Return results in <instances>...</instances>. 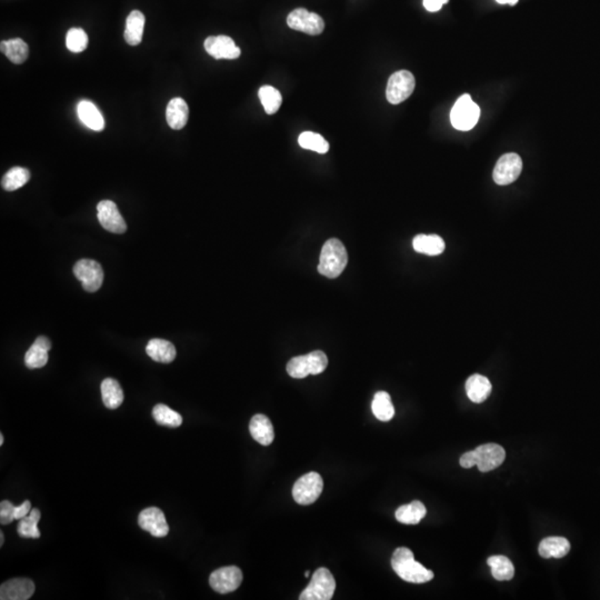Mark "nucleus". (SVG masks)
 <instances>
[{
    "label": "nucleus",
    "mask_w": 600,
    "mask_h": 600,
    "mask_svg": "<svg viewBox=\"0 0 600 600\" xmlns=\"http://www.w3.org/2000/svg\"><path fill=\"white\" fill-rule=\"evenodd\" d=\"M259 100L264 106L265 111L268 115H274L278 111L283 104V96L281 91L273 86H262L258 91Z\"/></svg>",
    "instance_id": "33"
},
{
    "label": "nucleus",
    "mask_w": 600,
    "mask_h": 600,
    "mask_svg": "<svg viewBox=\"0 0 600 600\" xmlns=\"http://www.w3.org/2000/svg\"><path fill=\"white\" fill-rule=\"evenodd\" d=\"M336 590V581L327 568L315 571L308 586L300 594V600H329Z\"/></svg>",
    "instance_id": "4"
},
{
    "label": "nucleus",
    "mask_w": 600,
    "mask_h": 600,
    "mask_svg": "<svg viewBox=\"0 0 600 600\" xmlns=\"http://www.w3.org/2000/svg\"><path fill=\"white\" fill-rule=\"evenodd\" d=\"M189 117V108L182 98H174L169 102L166 111V119L171 129L180 130L186 126Z\"/></svg>",
    "instance_id": "21"
},
{
    "label": "nucleus",
    "mask_w": 600,
    "mask_h": 600,
    "mask_svg": "<svg viewBox=\"0 0 600 600\" xmlns=\"http://www.w3.org/2000/svg\"><path fill=\"white\" fill-rule=\"evenodd\" d=\"M152 417L160 426L177 428V427L182 426V415L173 411L168 406L164 405V404H158V405L155 406L154 409H152Z\"/></svg>",
    "instance_id": "34"
},
{
    "label": "nucleus",
    "mask_w": 600,
    "mask_h": 600,
    "mask_svg": "<svg viewBox=\"0 0 600 600\" xmlns=\"http://www.w3.org/2000/svg\"><path fill=\"white\" fill-rule=\"evenodd\" d=\"M251 437L262 446H269L275 439L273 424L265 415H255L249 424Z\"/></svg>",
    "instance_id": "18"
},
{
    "label": "nucleus",
    "mask_w": 600,
    "mask_h": 600,
    "mask_svg": "<svg viewBox=\"0 0 600 600\" xmlns=\"http://www.w3.org/2000/svg\"><path fill=\"white\" fill-rule=\"evenodd\" d=\"M0 49L11 63L16 65L25 63L29 55L28 45L20 38L9 39L6 42H1Z\"/></svg>",
    "instance_id": "27"
},
{
    "label": "nucleus",
    "mask_w": 600,
    "mask_h": 600,
    "mask_svg": "<svg viewBox=\"0 0 600 600\" xmlns=\"http://www.w3.org/2000/svg\"><path fill=\"white\" fill-rule=\"evenodd\" d=\"M328 358L320 350L311 352L308 355L297 356L287 363V372L290 377L303 379L308 374H319L325 372Z\"/></svg>",
    "instance_id": "3"
},
{
    "label": "nucleus",
    "mask_w": 600,
    "mask_h": 600,
    "mask_svg": "<svg viewBox=\"0 0 600 600\" xmlns=\"http://www.w3.org/2000/svg\"><path fill=\"white\" fill-rule=\"evenodd\" d=\"M35 592V584L31 579L14 578L7 581L0 587L1 600H27Z\"/></svg>",
    "instance_id": "16"
},
{
    "label": "nucleus",
    "mask_w": 600,
    "mask_h": 600,
    "mask_svg": "<svg viewBox=\"0 0 600 600\" xmlns=\"http://www.w3.org/2000/svg\"><path fill=\"white\" fill-rule=\"evenodd\" d=\"M77 113L81 123L89 129L102 132L105 128V119L94 102L81 100L77 106Z\"/></svg>",
    "instance_id": "19"
},
{
    "label": "nucleus",
    "mask_w": 600,
    "mask_h": 600,
    "mask_svg": "<svg viewBox=\"0 0 600 600\" xmlns=\"http://www.w3.org/2000/svg\"><path fill=\"white\" fill-rule=\"evenodd\" d=\"M242 581V573L236 566L219 568L212 573L210 584L219 594H229L238 590Z\"/></svg>",
    "instance_id": "12"
},
{
    "label": "nucleus",
    "mask_w": 600,
    "mask_h": 600,
    "mask_svg": "<svg viewBox=\"0 0 600 600\" xmlns=\"http://www.w3.org/2000/svg\"><path fill=\"white\" fill-rule=\"evenodd\" d=\"M97 218L102 228L113 234H124L126 221L119 212L117 205L111 200H102L97 205Z\"/></svg>",
    "instance_id": "11"
},
{
    "label": "nucleus",
    "mask_w": 600,
    "mask_h": 600,
    "mask_svg": "<svg viewBox=\"0 0 600 600\" xmlns=\"http://www.w3.org/2000/svg\"><path fill=\"white\" fill-rule=\"evenodd\" d=\"M66 46L72 53H81L88 46V36L81 28H72L66 35Z\"/></svg>",
    "instance_id": "36"
},
{
    "label": "nucleus",
    "mask_w": 600,
    "mask_h": 600,
    "mask_svg": "<svg viewBox=\"0 0 600 600\" xmlns=\"http://www.w3.org/2000/svg\"><path fill=\"white\" fill-rule=\"evenodd\" d=\"M138 525L154 537H166L169 532L165 514L157 507H149L143 510L138 516Z\"/></svg>",
    "instance_id": "13"
},
{
    "label": "nucleus",
    "mask_w": 600,
    "mask_h": 600,
    "mask_svg": "<svg viewBox=\"0 0 600 600\" xmlns=\"http://www.w3.org/2000/svg\"><path fill=\"white\" fill-rule=\"evenodd\" d=\"M147 355L161 363H171L176 358V348L174 345L165 339L154 338L149 340L146 346Z\"/></svg>",
    "instance_id": "20"
},
{
    "label": "nucleus",
    "mask_w": 600,
    "mask_h": 600,
    "mask_svg": "<svg viewBox=\"0 0 600 600\" xmlns=\"http://www.w3.org/2000/svg\"><path fill=\"white\" fill-rule=\"evenodd\" d=\"M448 3V0H424V7L430 13H436L441 10L445 3Z\"/></svg>",
    "instance_id": "40"
},
{
    "label": "nucleus",
    "mask_w": 600,
    "mask_h": 600,
    "mask_svg": "<svg viewBox=\"0 0 600 600\" xmlns=\"http://www.w3.org/2000/svg\"><path fill=\"white\" fill-rule=\"evenodd\" d=\"M31 180V171L22 167H14L6 173L1 180V187L6 191H15L25 186Z\"/></svg>",
    "instance_id": "32"
},
{
    "label": "nucleus",
    "mask_w": 600,
    "mask_h": 600,
    "mask_svg": "<svg viewBox=\"0 0 600 600\" xmlns=\"http://www.w3.org/2000/svg\"><path fill=\"white\" fill-rule=\"evenodd\" d=\"M15 519V506L10 501L3 500L0 504V523L1 525H9Z\"/></svg>",
    "instance_id": "37"
},
{
    "label": "nucleus",
    "mask_w": 600,
    "mask_h": 600,
    "mask_svg": "<svg viewBox=\"0 0 600 600\" xmlns=\"http://www.w3.org/2000/svg\"><path fill=\"white\" fill-rule=\"evenodd\" d=\"M480 107L476 102H473L471 95L467 94L458 98L450 113L452 126L463 132L473 129L480 120Z\"/></svg>",
    "instance_id": "5"
},
{
    "label": "nucleus",
    "mask_w": 600,
    "mask_h": 600,
    "mask_svg": "<svg viewBox=\"0 0 600 600\" xmlns=\"http://www.w3.org/2000/svg\"><path fill=\"white\" fill-rule=\"evenodd\" d=\"M31 512V503L29 500H25L20 506L15 507V519L20 521L22 518L29 515Z\"/></svg>",
    "instance_id": "39"
},
{
    "label": "nucleus",
    "mask_w": 600,
    "mask_h": 600,
    "mask_svg": "<svg viewBox=\"0 0 600 600\" xmlns=\"http://www.w3.org/2000/svg\"><path fill=\"white\" fill-rule=\"evenodd\" d=\"M523 171V160L517 154L510 152L499 158L494 169L493 178L496 184L506 186L518 180Z\"/></svg>",
    "instance_id": "10"
},
{
    "label": "nucleus",
    "mask_w": 600,
    "mask_h": 600,
    "mask_svg": "<svg viewBox=\"0 0 600 600\" xmlns=\"http://www.w3.org/2000/svg\"><path fill=\"white\" fill-rule=\"evenodd\" d=\"M372 409L374 417L380 421L391 420L395 415V408L390 395L386 391H378L372 400Z\"/></svg>",
    "instance_id": "29"
},
{
    "label": "nucleus",
    "mask_w": 600,
    "mask_h": 600,
    "mask_svg": "<svg viewBox=\"0 0 600 600\" xmlns=\"http://www.w3.org/2000/svg\"><path fill=\"white\" fill-rule=\"evenodd\" d=\"M459 464L463 468H471V467H474V466L477 465V456L476 452L473 450V452H466L461 457H460Z\"/></svg>",
    "instance_id": "38"
},
{
    "label": "nucleus",
    "mask_w": 600,
    "mask_h": 600,
    "mask_svg": "<svg viewBox=\"0 0 600 600\" xmlns=\"http://www.w3.org/2000/svg\"><path fill=\"white\" fill-rule=\"evenodd\" d=\"M305 576H306V577H308V576H309V571H306V573H305Z\"/></svg>",
    "instance_id": "44"
},
{
    "label": "nucleus",
    "mask_w": 600,
    "mask_h": 600,
    "mask_svg": "<svg viewBox=\"0 0 600 600\" xmlns=\"http://www.w3.org/2000/svg\"><path fill=\"white\" fill-rule=\"evenodd\" d=\"M496 1L500 3V5H506V3H508V5L510 6H515L516 3H518V0H496Z\"/></svg>",
    "instance_id": "41"
},
{
    "label": "nucleus",
    "mask_w": 600,
    "mask_h": 600,
    "mask_svg": "<svg viewBox=\"0 0 600 600\" xmlns=\"http://www.w3.org/2000/svg\"><path fill=\"white\" fill-rule=\"evenodd\" d=\"M477 456V467L482 473L498 468L506 459L505 449L497 443H484L475 449Z\"/></svg>",
    "instance_id": "14"
},
{
    "label": "nucleus",
    "mask_w": 600,
    "mask_h": 600,
    "mask_svg": "<svg viewBox=\"0 0 600 600\" xmlns=\"http://www.w3.org/2000/svg\"><path fill=\"white\" fill-rule=\"evenodd\" d=\"M145 16L139 10H132L127 17L126 28H125V40L130 46H138L143 40V28H145Z\"/></svg>",
    "instance_id": "23"
},
{
    "label": "nucleus",
    "mask_w": 600,
    "mask_h": 600,
    "mask_svg": "<svg viewBox=\"0 0 600 600\" xmlns=\"http://www.w3.org/2000/svg\"><path fill=\"white\" fill-rule=\"evenodd\" d=\"M391 567L402 581L413 584H425L434 578V573L417 562L408 548H397L391 557Z\"/></svg>",
    "instance_id": "1"
},
{
    "label": "nucleus",
    "mask_w": 600,
    "mask_h": 600,
    "mask_svg": "<svg viewBox=\"0 0 600 600\" xmlns=\"http://www.w3.org/2000/svg\"><path fill=\"white\" fill-rule=\"evenodd\" d=\"M427 510L425 505L419 500H413L408 505L400 506L396 510L397 521L405 525H417L426 516Z\"/></svg>",
    "instance_id": "28"
},
{
    "label": "nucleus",
    "mask_w": 600,
    "mask_h": 600,
    "mask_svg": "<svg viewBox=\"0 0 600 600\" xmlns=\"http://www.w3.org/2000/svg\"><path fill=\"white\" fill-rule=\"evenodd\" d=\"M204 47L215 59H237L242 54L234 40L223 35L208 37L205 40Z\"/></svg>",
    "instance_id": "15"
},
{
    "label": "nucleus",
    "mask_w": 600,
    "mask_h": 600,
    "mask_svg": "<svg viewBox=\"0 0 600 600\" xmlns=\"http://www.w3.org/2000/svg\"><path fill=\"white\" fill-rule=\"evenodd\" d=\"M348 264V253L344 244L337 238H331L322 246L318 271L327 278H337L342 275Z\"/></svg>",
    "instance_id": "2"
},
{
    "label": "nucleus",
    "mask_w": 600,
    "mask_h": 600,
    "mask_svg": "<svg viewBox=\"0 0 600 600\" xmlns=\"http://www.w3.org/2000/svg\"><path fill=\"white\" fill-rule=\"evenodd\" d=\"M413 249L417 253L437 256L445 251V242L437 235H418L413 240Z\"/></svg>",
    "instance_id": "26"
},
{
    "label": "nucleus",
    "mask_w": 600,
    "mask_h": 600,
    "mask_svg": "<svg viewBox=\"0 0 600 600\" xmlns=\"http://www.w3.org/2000/svg\"><path fill=\"white\" fill-rule=\"evenodd\" d=\"M487 564L491 568V575L496 581H510L515 576V567L507 557H489L487 559Z\"/></svg>",
    "instance_id": "30"
},
{
    "label": "nucleus",
    "mask_w": 600,
    "mask_h": 600,
    "mask_svg": "<svg viewBox=\"0 0 600 600\" xmlns=\"http://www.w3.org/2000/svg\"><path fill=\"white\" fill-rule=\"evenodd\" d=\"M570 551V542L564 537H548L542 539L538 553L542 558H562Z\"/></svg>",
    "instance_id": "24"
},
{
    "label": "nucleus",
    "mask_w": 600,
    "mask_h": 600,
    "mask_svg": "<svg viewBox=\"0 0 600 600\" xmlns=\"http://www.w3.org/2000/svg\"><path fill=\"white\" fill-rule=\"evenodd\" d=\"M415 86L416 80L411 72L400 70L395 72L391 74L387 84L386 98L393 105H398L411 96L415 90Z\"/></svg>",
    "instance_id": "6"
},
{
    "label": "nucleus",
    "mask_w": 600,
    "mask_h": 600,
    "mask_svg": "<svg viewBox=\"0 0 600 600\" xmlns=\"http://www.w3.org/2000/svg\"><path fill=\"white\" fill-rule=\"evenodd\" d=\"M3 434H0V446H3Z\"/></svg>",
    "instance_id": "43"
},
{
    "label": "nucleus",
    "mask_w": 600,
    "mask_h": 600,
    "mask_svg": "<svg viewBox=\"0 0 600 600\" xmlns=\"http://www.w3.org/2000/svg\"><path fill=\"white\" fill-rule=\"evenodd\" d=\"M50 348H52V342L47 337L39 336L26 353V367L29 369H37L46 366Z\"/></svg>",
    "instance_id": "17"
},
{
    "label": "nucleus",
    "mask_w": 600,
    "mask_h": 600,
    "mask_svg": "<svg viewBox=\"0 0 600 600\" xmlns=\"http://www.w3.org/2000/svg\"><path fill=\"white\" fill-rule=\"evenodd\" d=\"M287 25L294 31H301L310 36H318L325 29V22L322 17L305 8L292 10L287 17Z\"/></svg>",
    "instance_id": "8"
},
{
    "label": "nucleus",
    "mask_w": 600,
    "mask_h": 600,
    "mask_svg": "<svg viewBox=\"0 0 600 600\" xmlns=\"http://www.w3.org/2000/svg\"><path fill=\"white\" fill-rule=\"evenodd\" d=\"M324 488L322 476L314 471L300 477L292 488V497L296 503L303 506L314 504L319 498Z\"/></svg>",
    "instance_id": "7"
},
{
    "label": "nucleus",
    "mask_w": 600,
    "mask_h": 600,
    "mask_svg": "<svg viewBox=\"0 0 600 600\" xmlns=\"http://www.w3.org/2000/svg\"><path fill=\"white\" fill-rule=\"evenodd\" d=\"M3 542H5V538H3V532H0V546H3Z\"/></svg>",
    "instance_id": "42"
},
{
    "label": "nucleus",
    "mask_w": 600,
    "mask_h": 600,
    "mask_svg": "<svg viewBox=\"0 0 600 600\" xmlns=\"http://www.w3.org/2000/svg\"><path fill=\"white\" fill-rule=\"evenodd\" d=\"M491 384L487 377L482 374H475L466 381V393L469 400L476 404H480L487 400L491 393Z\"/></svg>",
    "instance_id": "22"
},
{
    "label": "nucleus",
    "mask_w": 600,
    "mask_h": 600,
    "mask_svg": "<svg viewBox=\"0 0 600 600\" xmlns=\"http://www.w3.org/2000/svg\"><path fill=\"white\" fill-rule=\"evenodd\" d=\"M298 143L303 149H308L318 154H326L329 150V143L319 134L313 132H303L298 138Z\"/></svg>",
    "instance_id": "35"
},
{
    "label": "nucleus",
    "mask_w": 600,
    "mask_h": 600,
    "mask_svg": "<svg viewBox=\"0 0 600 600\" xmlns=\"http://www.w3.org/2000/svg\"><path fill=\"white\" fill-rule=\"evenodd\" d=\"M42 518L40 510L33 508L29 515L20 519L17 526V532L22 538H33L37 539L40 537V530L38 529V523Z\"/></svg>",
    "instance_id": "31"
},
{
    "label": "nucleus",
    "mask_w": 600,
    "mask_h": 600,
    "mask_svg": "<svg viewBox=\"0 0 600 600\" xmlns=\"http://www.w3.org/2000/svg\"><path fill=\"white\" fill-rule=\"evenodd\" d=\"M74 275L79 279L84 290L95 292L102 287L104 270L100 262L93 259H80L74 266Z\"/></svg>",
    "instance_id": "9"
},
{
    "label": "nucleus",
    "mask_w": 600,
    "mask_h": 600,
    "mask_svg": "<svg viewBox=\"0 0 600 600\" xmlns=\"http://www.w3.org/2000/svg\"><path fill=\"white\" fill-rule=\"evenodd\" d=\"M102 402L108 409H117L124 402V391L117 380L106 378L100 385Z\"/></svg>",
    "instance_id": "25"
}]
</instances>
